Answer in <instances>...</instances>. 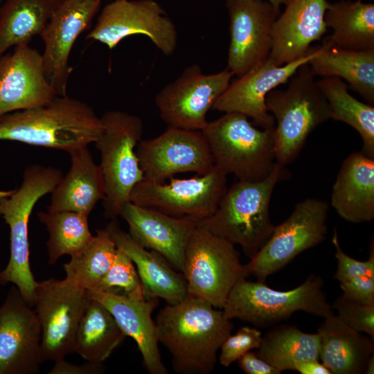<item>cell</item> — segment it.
Wrapping results in <instances>:
<instances>
[{
  "instance_id": "1",
  "label": "cell",
  "mask_w": 374,
  "mask_h": 374,
  "mask_svg": "<svg viewBox=\"0 0 374 374\" xmlns=\"http://www.w3.org/2000/svg\"><path fill=\"white\" fill-rule=\"evenodd\" d=\"M155 326L159 344L171 355L175 371L185 374L211 373L217 351L233 328L222 309L190 295L161 309Z\"/></svg>"
},
{
  "instance_id": "2",
  "label": "cell",
  "mask_w": 374,
  "mask_h": 374,
  "mask_svg": "<svg viewBox=\"0 0 374 374\" xmlns=\"http://www.w3.org/2000/svg\"><path fill=\"white\" fill-rule=\"evenodd\" d=\"M103 124L86 103L57 96L42 106L17 111L0 118V140L65 150L94 143Z\"/></svg>"
},
{
  "instance_id": "3",
  "label": "cell",
  "mask_w": 374,
  "mask_h": 374,
  "mask_svg": "<svg viewBox=\"0 0 374 374\" xmlns=\"http://www.w3.org/2000/svg\"><path fill=\"white\" fill-rule=\"evenodd\" d=\"M287 177L285 166L276 163L264 179L238 180L227 188L215 212L198 221L199 224L234 245H240L252 258L272 233L271 197L276 185Z\"/></svg>"
},
{
  "instance_id": "4",
  "label": "cell",
  "mask_w": 374,
  "mask_h": 374,
  "mask_svg": "<svg viewBox=\"0 0 374 374\" xmlns=\"http://www.w3.org/2000/svg\"><path fill=\"white\" fill-rule=\"evenodd\" d=\"M265 105L277 123L276 161L283 166L294 160L311 132L331 118L329 104L308 64L299 69L286 89L276 88L269 92Z\"/></svg>"
},
{
  "instance_id": "5",
  "label": "cell",
  "mask_w": 374,
  "mask_h": 374,
  "mask_svg": "<svg viewBox=\"0 0 374 374\" xmlns=\"http://www.w3.org/2000/svg\"><path fill=\"white\" fill-rule=\"evenodd\" d=\"M62 177L57 168L30 164L24 171L19 188L0 199V215L10 233V258L6 267L0 271V285H15L31 307L34 305L37 281L29 259L28 222L37 201L51 193Z\"/></svg>"
},
{
  "instance_id": "6",
  "label": "cell",
  "mask_w": 374,
  "mask_h": 374,
  "mask_svg": "<svg viewBox=\"0 0 374 374\" xmlns=\"http://www.w3.org/2000/svg\"><path fill=\"white\" fill-rule=\"evenodd\" d=\"M249 118L228 112L201 130L214 163L238 180L259 181L267 177L276 164L274 129L258 128Z\"/></svg>"
},
{
  "instance_id": "7",
  "label": "cell",
  "mask_w": 374,
  "mask_h": 374,
  "mask_svg": "<svg viewBox=\"0 0 374 374\" xmlns=\"http://www.w3.org/2000/svg\"><path fill=\"white\" fill-rule=\"evenodd\" d=\"M323 286L322 278L316 274L288 291L276 290L265 282L246 278L233 286L222 310L231 320L238 319L259 328L275 325L299 311L325 318L334 311Z\"/></svg>"
},
{
  "instance_id": "8",
  "label": "cell",
  "mask_w": 374,
  "mask_h": 374,
  "mask_svg": "<svg viewBox=\"0 0 374 374\" xmlns=\"http://www.w3.org/2000/svg\"><path fill=\"white\" fill-rule=\"evenodd\" d=\"M100 118L103 130L94 143L105 182V216L114 220L130 202L134 187L144 179L136 152L143 123L138 116L121 110L107 111Z\"/></svg>"
},
{
  "instance_id": "9",
  "label": "cell",
  "mask_w": 374,
  "mask_h": 374,
  "mask_svg": "<svg viewBox=\"0 0 374 374\" xmlns=\"http://www.w3.org/2000/svg\"><path fill=\"white\" fill-rule=\"evenodd\" d=\"M181 274L188 295L219 309H222L233 286L250 276L235 245L199 222L187 239Z\"/></svg>"
},
{
  "instance_id": "10",
  "label": "cell",
  "mask_w": 374,
  "mask_h": 374,
  "mask_svg": "<svg viewBox=\"0 0 374 374\" xmlns=\"http://www.w3.org/2000/svg\"><path fill=\"white\" fill-rule=\"evenodd\" d=\"M329 204L308 198L297 203L289 217L274 226L269 238L246 264L249 275L265 282L303 251L324 240Z\"/></svg>"
},
{
  "instance_id": "11",
  "label": "cell",
  "mask_w": 374,
  "mask_h": 374,
  "mask_svg": "<svg viewBox=\"0 0 374 374\" xmlns=\"http://www.w3.org/2000/svg\"><path fill=\"white\" fill-rule=\"evenodd\" d=\"M89 300L87 290L66 278L36 282L33 308L41 327L42 362L74 353L77 328Z\"/></svg>"
},
{
  "instance_id": "12",
  "label": "cell",
  "mask_w": 374,
  "mask_h": 374,
  "mask_svg": "<svg viewBox=\"0 0 374 374\" xmlns=\"http://www.w3.org/2000/svg\"><path fill=\"white\" fill-rule=\"evenodd\" d=\"M227 175L214 167L204 175L169 178L168 184L143 179L132 189L130 202L177 217L202 220L216 210L227 190Z\"/></svg>"
},
{
  "instance_id": "13",
  "label": "cell",
  "mask_w": 374,
  "mask_h": 374,
  "mask_svg": "<svg viewBox=\"0 0 374 374\" xmlns=\"http://www.w3.org/2000/svg\"><path fill=\"white\" fill-rule=\"evenodd\" d=\"M136 34L147 36L166 55L177 44V31L172 21L154 0H115L107 4L87 36L115 48L123 39Z\"/></svg>"
},
{
  "instance_id": "14",
  "label": "cell",
  "mask_w": 374,
  "mask_h": 374,
  "mask_svg": "<svg viewBox=\"0 0 374 374\" xmlns=\"http://www.w3.org/2000/svg\"><path fill=\"white\" fill-rule=\"evenodd\" d=\"M233 76L227 68L205 74L197 64L187 67L156 95L160 117L168 127L201 130L207 122V112L226 89Z\"/></svg>"
},
{
  "instance_id": "15",
  "label": "cell",
  "mask_w": 374,
  "mask_h": 374,
  "mask_svg": "<svg viewBox=\"0 0 374 374\" xmlns=\"http://www.w3.org/2000/svg\"><path fill=\"white\" fill-rule=\"evenodd\" d=\"M136 152L144 179L157 183L175 174L204 175L215 166L201 130L168 127L159 136L141 140Z\"/></svg>"
},
{
  "instance_id": "16",
  "label": "cell",
  "mask_w": 374,
  "mask_h": 374,
  "mask_svg": "<svg viewBox=\"0 0 374 374\" xmlns=\"http://www.w3.org/2000/svg\"><path fill=\"white\" fill-rule=\"evenodd\" d=\"M230 44L227 69L238 78L269 57L280 9L267 0H226Z\"/></svg>"
},
{
  "instance_id": "17",
  "label": "cell",
  "mask_w": 374,
  "mask_h": 374,
  "mask_svg": "<svg viewBox=\"0 0 374 374\" xmlns=\"http://www.w3.org/2000/svg\"><path fill=\"white\" fill-rule=\"evenodd\" d=\"M320 46L295 61L278 66L269 57L237 80L230 83L219 96L212 109L237 112L253 120V123L262 129H274L275 119L268 112L265 98L269 92L280 84L287 82L299 69L316 56Z\"/></svg>"
},
{
  "instance_id": "18",
  "label": "cell",
  "mask_w": 374,
  "mask_h": 374,
  "mask_svg": "<svg viewBox=\"0 0 374 374\" xmlns=\"http://www.w3.org/2000/svg\"><path fill=\"white\" fill-rule=\"evenodd\" d=\"M42 363L38 318L12 285L0 305V374H36Z\"/></svg>"
},
{
  "instance_id": "19",
  "label": "cell",
  "mask_w": 374,
  "mask_h": 374,
  "mask_svg": "<svg viewBox=\"0 0 374 374\" xmlns=\"http://www.w3.org/2000/svg\"><path fill=\"white\" fill-rule=\"evenodd\" d=\"M100 3V0H64L39 35L44 44L42 55L45 76L57 96L66 95L71 49L78 36L90 26Z\"/></svg>"
},
{
  "instance_id": "20",
  "label": "cell",
  "mask_w": 374,
  "mask_h": 374,
  "mask_svg": "<svg viewBox=\"0 0 374 374\" xmlns=\"http://www.w3.org/2000/svg\"><path fill=\"white\" fill-rule=\"evenodd\" d=\"M57 93L45 76L42 54L29 44L0 57V118L44 105Z\"/></svg>"
},
{
  "instance_id": "21",
  "label": "cell",
  "mask_w": 374,
  "mask_h": 374,
  "mask_svg": "<svg viewBox=\"0 0 374 374\" xmlns=\"http://www.w3.org/2000/svg\"><path fill=\"white\" fill-rule=\"evenodd\" d=\"M119 216L127 222L134 240L159 253L173 268L182 272L186 241L198 220L171 216L131 202L123 206Z\"/></svg>"
},
{
  "instance_id": "22",
  "label": "cell",
  "mask_w": 374,
  "mask_h": 374,
  "mask_svg": "<svg viewBox=\"0 0 374 374\" xmlns=\"http://www.w3.org/2000/svg\"><path fill=\"white\" fill-rule=\"evenodd\" d=\"M327 0H287L272 31L269 57L278 66L305 56L312 42L327 32Z\"/></svg>"
},
{
  "instance_id": "23",
  "label": "cell",
  "mask_w": 374,
  "mask_h": 374,
  "mask_svg": "<svg viewBox=\"0 0 374 374\" xmlns=\"http://www.w3.org/2000/svg\"><path fill=\"white\" fill-rule=\"evenodd\" d=\"M90 298L102 303L113 315L126 337L136 342L143 366L150 374H167L152 318L158 299H136L103 292L87 290Z\"/></svg>"
},
{
  "instance_id": "24",
  "label": "cell",
  "mask_w": 374,
  "mask_h": 374,
  "mask_svg": "<svg viewBox=\"0 0 374 374\" xmlns=\"http://www.w3.org/2000/svg\"><path fill=\"white\" fill-rule=\"evenodd\" d=\"M118 249L134 262L146 299H161L176 304L188 295L186 280L159 253L145 249L124 231L114 219L105 227Z\"/></svg>"
},
{
  "instance_id": "25",
  "label": "cell",
  "mask_w": 374,
  "mask_h": 374,
  "mask_svg": "<svg viewBox=\"0 0 374 374\" xmlns=\"http://www.w3.org/2000/svg\"><path fill=\"white\" fill-rule=\"evenodd\" d=\"M71 167L51 193L49 212L73 211L89 216L106 188L100 165L96 164L87 146L69 152Z\"/></svg>"
},
{
  "instance_id": "26",
  "label": "cell",
  "mask_w": 374,
  "mask_h": 374,
  "mask_svg": "<svg viewBox=\"0 0 374 374\" xmlns=\"http://www.w3.org/2000/svg\"><path fill=\"white\" fill-rule=\"evenodd\" d=\"M331 205L338 215L353 223L374 218V159L362 152L343 161L334 183Z\"/></svg>"
},
{
  "instance_id": "27",
  "label": "cell",
  "mask_w": 374,
  "mask_h": 374,
  "mask_svg": "<svg viewBox=\"0 0 374 374\" xmlns=\"http://www.w3.org/2000/svg\"><path fill=\"white\" fill-rule=\"evenodd\" d=\"M323 319L317 330L321 362L331 374L364 373L373 354V338L348 326L334 313Z\"/></svg>"
},
{
  "instance_id": "28",
  "label": "cell",
  "mask_w": 374,
  "mask_h": 374,
  "mask_svg": "<svg viewBox=\"0 0 374 374\" xmlns=\"http://www.w3.org/2000/svg\"><path fill=\"white\" fill-rule=\"evenodd\" d=\"M308 64L314 76L343 78L351 89L373 105L374 49L351 51L323 43Z\"/></svg>"
},
{
  "instance_id": "29",
  "label": "cell",
  "mask_w": 374,
  "mask_h": 374,
  "mask_svg": "<svg viewBox=\"0 0 374 374\" xmlns=\"http://www.w3.org/2000/svg\"><path fill=\"white\" fill-rule=\"evenodd\" d=\"M332 34L323 43L351 51L374 49V4L362 0L329 3L325 14Z\"/></svg>"
},
{
  "instance_id": "30",
  "label": "cell",
  "mask_w": 374,
  "mask_h": 374,
  "mask_svg": "<svg viewBox=\"0 0 374 374\" xmlns=\"http://www.w3.org/2000/svg\"><path fill=\"white\" fill-rule=\"evenodd\" d=\"M64 0H6L0 7V57L40 35Z\"/></svg>"
},
{
  "instance_id": "31",
  "label": "cell",
  "mask_w": 374,
  "mask_h": 374,
  "mask_svg": "<svg viewBox=\"0 0 374 374\" xmlns=\"http://www.w3.org/2000/svg\"><path fill=\"white\" fill-rule=\"evenodd\" d=\"M125 337L112 313L90 298L77 328L74 353L86 362L103 364Z\"/></svg>"
},
{
  "instance_id": "32",
  "label": "cell",
  "mask_w": 374,
  "mask_h": 374,
  "mask_svg": "<svg viewBox=\"0 0 374 374\" xmlns=\"http://www.w3.org/2000/svg\"><path fill=\"white\" fill-rule=\"evenodd\" d=\"M256 354L280 373L308 360L319 359V334L306 333L295 326L281 325L262 335Z\"/></svg>"
},
{
  "instance_id": "33",
  "label": "cell",
  "mask_w": 374,
  "mask_h": 374,
  "mask_svg": "<svg viewBox=\"0 0 374 374\" xmlns=\"http://www.w3.org/2000/svg\"><path fill=\"white\" fill-rule=\"evenodd\" d=\"M316 82L329 104L331 118L354 128L363 141L361 152L374 159L373 106L353 97L348 92L346 83L338 77H322Z\"/></svg>"
},
{
  "instance_id": "34",
  "label": "cell",
  "mask_w": 374,
  "mask_h": 374,
  "mask_svg": "<svg viewBox=\"0 0 374 374\" xmlns=\"http://www.w3.org/2000/svg\"><path fill=\"white\" fill-rule=\"evenodd\" d=\"M40 222L48 232L46 242L48 265H54L65 255L72 256L82 250L91 240L88 216L73 211H40Z\"/></svg>"
},
{
  "instance_id": "35",
  "label": "cell",
  "mask_w": 374,
  "mask_h": 374,
  "mask_svg": "<svg viewBox=\"0 0 374 374\" xmlns=\"http://www.w3.org/2000/svg\"><path fill=\"white\" fill-rule=\"evenodd\" d=\"M116 251L106 228L98 229L89 244L63 265L66 278L82 289H93L112 266Z\"/></svg>"
},
{
  "instance_id": "36",
  "label": "cell",
  "mask_w": 374,
  "mask_h": 374,
  "mask_svg": "<svg viewBox=\"0 0 374 374\" xmlns=\"http://www.w3.org/2000/svg\"><path fill=\"white\" fill-rule=\"evenodd\" d=\"M91 290L131 299H145L143 287L134 262L125 251L118 248L112 266Z\"/></svg>"
},
{
  "instance_id": "37",
  "label": "cell",
  "mask_w": 374,
  "mask_h": 374,
  "mask_svg": "<svg viewBox=\"0 0 374 374\" xmlns=\"http://www.w3.org/2000/svg\"><path fill=\"white\" fill-rule=\"evenodd\" d=\"M332 308L337 310V317L346 325L374 337V305L355 302L341 295Z\"/></svg>"
},
{
  "instance_id": "38",
  "label": "cell",
  "mask_w": 374,
  "mask_h": 374,
  "mask_svg": "<svg viewBox=\"0 0 374 374\" xmlns=\"http://www.w3.org/2000/svg\"><path fill=\"white\" fill-rule=\"evenodd\" d=\"M262 335L256 328L244 326L234 335H230L222 343L220 350V364L228 367L247 352L257 349Z\"/></svg>"
},
{
  "instance_id": "39",
  "label": "cell",
  "mask_w": 374,
  "mask_h": 374,
  "mask_svg": "<svg viewBox=\"0 0 374 374\" xmlns=\"http://www.w3.org/2000/svg\"><path fill=\"white\" fill-rule=\"evenodd\" d=\"M335 249V258L337 262L334 278L339 283L361 276H374V249L373 243L369 258L366 261H360L347 255L341 248L336 229L332 238Z\"/></svg>"
},
{
  "instance_id": "40",
  "label": "cell",
  "mask_w": 374,
  "mask_h": 374,
  "mask_svg": "<svg viewBox=\"0 0 374 374\" xmlns=\"http://www.w3.org/2000/svg\"><path fill=\"white\" fill-rule=\"evenodd\" d=\"M346 299L366 305H374V276H361L339 283Z\"/></svg>"
},
{
  "instance_id": "41",
  "label": "cell",
  "mask_w": 374,
  "mask_h": 374,
  "mask_svg": "<svg viewBox=\"0 0 374 374\" xmlns=\"http://www.w3.org/2000/svg\"><path fill=\"white\" fill-rule=\"evenodd\" d=\"M48 374H99L104 371L103 363L87 362L82 364L68 362L65 358L54 362Z\"/></svg>"
},
{
  "instance_id": "42",
  "label": "cell",
  "mask_w": 374,
  "mask_h": 374,
  "mask_svg": "<svg viewBox=\"0 0 374 374\" xmlns=\"http://www.w3.org/2000/svg\"><path fill=\"white\" fill-rule=\"evenodd\" d=\"M239 367L247 374H280V373L269 363L260 358L256 353L251 350L238 360Z\"/></svg>"
},
{
  "instance_id": "43",
  "label": "cell",
  "mask_w": 374,
  "mask_h": 374,
  "mask_svg": "<svg viewBox=\"0 0 374 374\" xmlns=\"http://www.w3.org/2000/svg\"><path fill=\"white\" fill-rule=\"evenodd\" d=\"M294 371L301 374H331L330 371L319 360H308L297 364Z\"/></svg>"
},
{
  "instance_id": "44",
  "label": "cell",
  "mask_w": 374,
  "mask_h": 374,
  "mask_svg": "<svg viewBox=\"0 0 374 374\" xmlns=\"http://www.w3.org/2000/svg\"><path fill=\"white\" fill-rule=\"evenodd\" d=\"M364 373L366 374H373L374 373V356L373 354L369 357L367 361Z\"/></svg>"
},
{
  "instance_id": "45",
  "label": "cell",
  "mask_w": 374,
  "mask_h": 374,
  "mask_svg": "<svg viewBox=\"0 0 374 374\" xmlns=\"http://www.w3.org/2000/svg\"><path fill=\"white\" fill-rule=\"evenodd\" d=\"M269 1L274 7L278 9H280L281 5H285L287 0H267Z\"/></svg>"
},
{
  "instance_id": "46",
  "label": "cell",
  "mask_w": 374,
  "mask_h": 374,
  "mask_svg": "<svg viewBox=\"0 0 374 374\" xmlns=\"http://www.w3.org/2000/svg\"><path fill=\"white\" fill-rule=\"evenodd\" d=\"M13 190H0V199L10 195Z\"/></svg>"
},
{
  "instance_id": "47",
  "label": "cell",
  "mask_w": 374,
  "mask_h": 374,
  "mask_svg": "<svg viewBox=\"0 0 374 374\" xmlns=\"http://www.w3.org/2000/svg\"><path fill=\"white\" fill-rule=\"evenodd\" d=\"M100 1H102V0H100ZM109 1H115V0H109Z\"/></svg>"
},
{
  "instance_id": "48",
  "label": "cell",
  "mask_w": 374,
  "mask_h": 374,
  "mask_svg": "<svg viewBox=\"0 0 374 374\" xmlns=\"http://www.w3.org/2000/svg\"><path fill=\"white\" fill-rule=\"evenodd\" d=\"M1 0H0V3H1Z\"/></svg>"
}]
</instances>
